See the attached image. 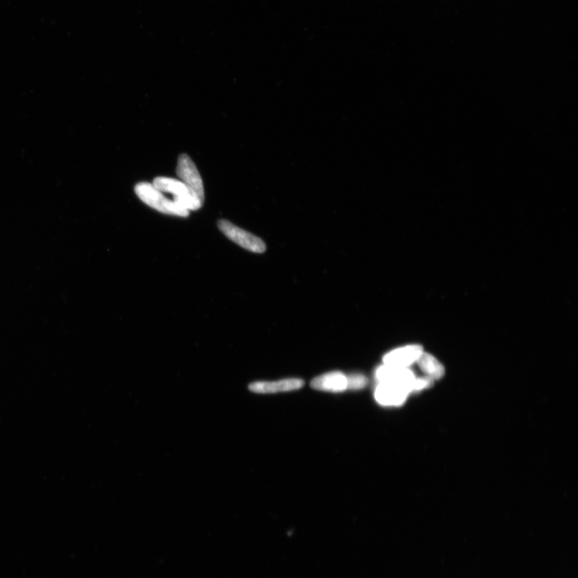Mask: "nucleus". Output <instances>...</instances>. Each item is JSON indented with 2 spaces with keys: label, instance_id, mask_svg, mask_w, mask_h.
I'll use <instances>...</instances> for the list:
<instances>
[{
  "label": "nucleus",
  "instance_id": "f257e3e1",
  "mask_svg": "<svg viewBox=\"0 0 578 578\" xmlns=\"http://www.w3.org/2000/svg\"><path fill=\"white\" fill-rule=\"evenodd\" d=\"M135 193L142 201L149 207L159 211L163 214L187 217L190 211L183 208L173 199L165 196L164 193L158 190L150 182H142L137 183L134 187Z\"/></svg>",
  "mask_w": 578,
  "mask_h": 578
},
{
  "label": "nucleus",
  "instance_id": "20e7f679",
  "mask_svg": "<svg viewBox=\"0 0 578 578\" xmlns=\"http://www.w3.org/2000/svg\"><path fill=\"white\" fill-rule=\"evenodd\" d=\"M218 227L229 239L251 253H264L266 251V244L260 238L234 225L230 221L220 220Z\"/></svg>",
  "mask_w": 578,
  "mask_h": 578
},
{
  "label": "nucleus",
  "instance_id": "f03ea898",
  "mask_svg": "<svg viewBox=\"0 0 578 578\" xmlns=\"http://www.w3.org/2000/svg\"><path fill=\"white\" fill-rule=\"evenodd\" d=\"M153 185L163 193L172 194L174 201L189 211H197L203 207V204L193 196L190 190L181 180L168 177H158L154 179Z\"/></svg>",
  "mask_w": 578,
  "mask_h": 578
},
{
  "label": "nucleus",
  "instance_id": "9d476101",
  "mask_svg": "<svg viewBox=\"0 0 578 578\" xmlns=\"http://www.w3.org/2000/svg\"><path fill=\"white\" fill-rule=\"evenodd\" d=\"M417 363L426 377L433 381L441 379L445 374L443 364L430 353L423 352Z\"/></svg>",
  "mask_w": 578,
  "mask_h": 578
},
{
  "label": "nucleus",
  "instance_id": "9b49d317",
  "mask_svg": "<svg viewBox=\"0 0 578 578\" xmlns=\"http://www.w3.org/2000/svg\"><path fill=\"white\" fill-rule=\"evenodd\" d=\"M348 390H360L367 385V377L363 375H348Z\"/></svg>",
  "mask_w": 578,
  "mask_h": 578
},
{
  "label": "nucleus",
  "instance_id": "6e6552de",
  "mask_svg": "<svg viewBox=\"0 0 578 578\" xmlns=\"http://www.w3.org/2000/svg\"><path fill=\"white\" fill-rule=\"evenodd\" d=\"M304 381L299 379H288L277 382H256L251 383V391L258 394H272L299 390L304 386Z\"/></svg>",
  "mask_w": 578,
  "mask_h": 578
},
{
  "label": "nucleus",
  "instance_id": "1a4fd4ad",
  "mask_svg": "<svg viewBox=\"0 0 578 578\" xmlns=\"http://www.w3.org/2000/svg\"><path fill=\"white\" fill-rule=\"evenodd\" d=\"M311 387L318 391H344L348 390V377L341 372H331L314 379L311 382Z\"/></svg>",
  "mask_w": 578,
  "mask_h": 578
},
{
  "label": "nucleus",
  "instance_id": "7ed1b4c3",
  "mask_svg": "<svg viewBox=\"0 0 578 578\" xmlns=\"http://www.w3.org/2000/svg\"><path fill=\"white\" fill-rule=\"evenodd\" d=\"M177 175L200 203L203 205L205 194L203 182L196 164L186 153L181 154L176 169Z\"/></svg>",
  "mask_w": 578,
  "mask_h": 578
},
{
  "label": "nucleus",
  "instance_id": "39448f33",
  "mask_svg": "<svg viewBox=\"0 0 578 578\" xmlns=\"http://www.w3.org/2000/svg\"><path fill=\"white\" fill-rule=\"evenodd\" d=\"M375 376L379 383L405 385L410 388L411 392L415 391L414 387L416 377L409 368L398 367V366L384 364L377 369Z\"/></svg>",
  "mask_w": 578,
  "mask_h": 578
},
{
  "label": "nucleus",
  "instance_id": "423d86ee",
  "mask_svg": "<svg viewBox=\"0 0 578 578\" xmlns=\"http://www.w3.org/2000/svg\"><path fill=\"white\" fill-rule=\"evenodd\" d=\"M410 393L411 390L408 386L379 383L375 391V398L382 406H398L406 402Z\"/></svg>",
  "mask_w": 578,
  "mask_h": 578
},
{
  "label": "nucleus",
  "instance_id": "0eeeda50",
  "mask_svg": "<svg viewBox=\"0 0 578 578\" xmlns=\"http://www.w3.org/2000/svg\"><path fill=\"white\" fill-rule=\"evenodd\" d=\"M423 352L425 351L420 345L406 346L387 353L383 357V363L388 365L408 368L410 365L417 363Z\"/></svg>",
  "mask_w": 578,
  "mask_h": 578
}]
</instances>
